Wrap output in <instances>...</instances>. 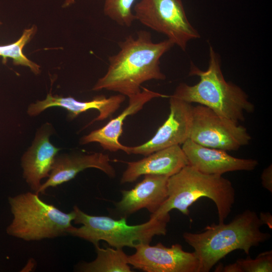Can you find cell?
Instances as JSON below:
<instances>
[{"instance_id": "6da1fadb", "label": "cell", "mask_w": 272, "mask_h": 272, "mask_svg": "<svg viewBox=\"0 0 272 272\" xmlns=\"http://www.w3.org/2000/svg\"><path fill=\"white\" fill-rule=\"evenodd\" d=\"M174 45L168 39L153 42L145 30L139 31L136 37L128 35L118 42V52L109 57L107 72L92 90L105 89L129 97L140 92L147 81L165 80L160 60Z\"/></svg>"}, {"instance_id": "7a4b0ae2", "label": "cell", "mask_w": 272, "mask_h": 272, "mask_svg": "<svg viewBox=\"0 0 272 272\" xmlns=\"http://www.w3.org/2000/svg\"><path fill=\"white\" fill-rule=\"evenodd\" d=\"M263 225L256 213L246 210L229 223L213 224L200 233L184 232V241L194 250L199 262V272H209L233 251L242 250L247 255L253 247L271 238L261 231Z\"/></svg>"}, {"instance_id": "3957f363", "label": "cell", "mask_w": 272, "mask_h": 272, "mask_svg": "<svg viewBox=\"0 0 272 272\" xmlns=\"http://www.w3.org/2000/svg\"><path fill=\"white\" fill-rule=\"evenodd\" d=\"M209 51L207 70H201L191 63L189 75L198 76L199 82L192 86L180 83L171 96L208 107L219 115L238 123L245 120V113L254 112V105L240 87L225 80L219 55L212 46Z\"/></svg>"}, {"instance_id": "277c9868", "label": "cell", "mask_w": 272, "mask_h": 272, "mask_svg": "<svg viewBox=\"0 0 272 272\" xmlns=\"http://www.w3.org/2000/svg\"><path fill=\"white\" fill-rule=\"evenodd\" d=\"M168 196L150 218H157L176 209L188 215V208L200 198L207 197L216 205L219 223H224L235 200V190L231 182L219 175L202 173L189 165L169 177Z\"/></svg>"}, {"instance_id": "5b68a950", "label": "cell", "mask_w": 272, "mask_h": 272, "mask_svg": "<svg viewBox=\"0 0 272 272\" xmlns=\"http://www.w3.org/2000/svg\"><path fill=\"white\" fill-rule=\"evenodd\" d=\"M73 211L74 223L82 226H73L67 234L88 241L94 246L103 240L115 248H135L142 244H150L155 236L166 235L170 218L169 213L157 218H150L148 221L141 224L129 225L125 217L114 220L107 216L90 215L77 206L74 207Z\"/></svg>"}, {"instance_id": "8992f818", "label": "cell", "mask_w": 272, "mask_h": 272, "mask_svg": "<svg viewBox=\"0 0 272 272\" xmlns=\"http://www.w3.org/2000/svg\"><path fill=\"white\" fill-rule=\"evenodd\" d=\"M13 220L7 233L24 241H38L67 234L75 214L65 213L46 203L36 192H26L8 198Z\"/></svg>"}, {"instance_id": "52a82bcc", "label": "cell", "mask_w": 272, "mask_h": 272, "mask_svg": "<svg viewBox=\"0 0 272 272\" xmlns=\"http://www.w3.org/2000/svg\"><path fill=\"white\" fill-rule=\"evenodd\" d=\"M132 11L136 20L166 35L183 51L189 41L200 37L187 19L182 0H140Z\"/></svg>"}, {"instance_id": "ba28073f", "label": "cell", "mask_w": 272, "mask_h": 272, "mask_svg": "<svg viewBox=\"0 0 272 272\" xmlns=\"http://www.w3.org/2000/svg\"><path fill=\"white\" fill-rule=\"evenodd\" d=\"M189 139L204 147L227 151L248 145L251 137L245 127L198 104L192 107Z\"/></svg>"}, {"instance_id": "9c48e42d", "label": "cell", "mask_w": 272, "mask_h": 272, "mask_svg": "<svg viewBox=\"0 0 272 272\" xmlns=\"http://www.w3.org/2000/svg\"><path fill=\"white\" fill-rule=\"evenodd\" d=\"M128 261L133 268L146 272H199V262L193 252L185 251L179 244L167 247L159 242L155 245H141L135 248Z\"/></svg>"}, {"instance_id": "30bf717a", "label": "cell", "mask_w": 272, "mask_h": 272, "mask_svg": "<svg viewBox=\"0 0 272 272\" xmlns=\"http://www.w3.org/2000/svg\"><path fill=\"white\" fill-rule=\"evenodd\" d=\"M170 113L154 135L144 144L129 147V154L146 156L157 151L182 145L189 139L192 122L191 103L169 96Z\"/></svg>"}, {"instance_id": "8fae6325", "label": "cell", "mask_w": 272, "mask_h": 272, "mask_svg": "<svg viewBox=\"0 0 272 272\" xmlns=\"http://www.w3.org/2000/svg\"><path fill=\"white\" fill-rule=\"evenodd\" d=\"M188 165L208 175H219L237 171L254 170L258 162L252 159L238 158L226 151L208 148L187 139L181 146Z\"/></svg>"}, {"instance_id": "7c38bea8", "label": "cell", "mask_w": 272, "mask_h": 272, "mask_svg": "<svg viewBox=\"0 0 272 272\" xmlns=\"http://www.w3.org/2000/svg\"><path fill=\"white\" fill-rule=\"evenodd\" d=\"M142 90L137 94L129 98L127 106L116 117L110 120L104 126L95 129L80 140V144H87L92 142L98 143L105 150L110 152L124 151L129 154V147L122 145L119 138L122 133L123 121L126 118L140 111L149 101L155 98L168 97L162 94L142 87Z\"/></svg>"}, {"instance_id": "4fadbf2b", "label": "cell", "mask_w": 272, "mask_h": 272, "mask_svg": "<svg viewBox=\"0 0 272 272\" xmlns=\"http://www.w3.org/2000/svg\"><path fill=\"white\" fill-rule=\"evenodd\" d=\"M110 162L108 155L102 153L56 156L47 180L41 184L36 193H43L48 188L68 182L80 172L90 168L99 169L108 176L113 178L116 172Z\"/></svg>"}, {"instance_id": "5bb4252c", "label": "cell", "mask_w": 272, "mask_h": 272, "mask_svg": "<svg viewBox=\"0 0 272 272\" xmlns=\"http://www.w3.org/2000/svg\"><path fill=\"white\" fill-rule=\"evenodd\" d=\"M168 178L163 175H145L133 188L121 191L122 198L116 203L117 210L125 215L144 208L154 214L167 198Z\"/></svg>"}, {"instance_id": "9a60e30c", "label": "cell", "mask_w": 272, "mask_h": 272, "mask_svg": "<svg viewBox=\"0 0 272 272\" xmlns=\"http://www.w3.org/2000/svg\"><path fill=\"white\" fill-rule=\"evenodd\" d=\"M121 183L135 181L147 174L170 177L188 165L187 158L180 145L157 151L136 161L127 163Z\"/></svg>"}, {"instance_id": "2e32d148", "label": "cell", "mask_w": 272, "mask_h": 272, "mask_svg": "<svg viewBox=\"0 0 272 272\" xmlns=\"http://www.w3.org/2000/svg\"><path fill=\"white\" fill-rule=\"evenodd\" d=\"M125 99V96L119 94L106 98L99 96L88 101H79L72 97H62L53 96L49 93L46 99L31 104L27 112L30 116H36L45 109L51 107H60L67 110L70 119L76 117L81 113L90 109H97L99 115L91 121L88 125L96 121L103 120L113 114Z\"/></svg>"}, {"instance_id": "e0dca14e", "label": "cell", "mask_w": 272, "mask_h": 272, "mask_svg": "<svg viewBox=\"0 0 272 272\" xmlns=\"http://www.w3.org/2000/svg\"><path fill=\"white\" fill-rule=\"evenodd\" d=\"M49 134L46 131L38 132L31 147L22 157L23 177L34 192L41 185V180L49 177L60 150L49 142Z\"/></svg>"}, {"instance_id": "ac0fdd59", "label": "cell", "mask_w": 272, "mask_h": 272, "mask_svg": "<svg viewBox=\"0 0 272 272\" xmlns=\"http://www.w3.org/2000/svg\"><path fill=\"white\" fill-rule=\"evenodd\" d=\"M97 257L89 262H84L77 266L83 272H131L128 261V255L122 248L95 246Z\"/></svg>"}, {"instance_id": "d6986e66", "label": "cell", "mask_w": 272, "mask_h": 272, "mask_svg": "<svg viewBox=\"0 0 272 272\" xmlns=\"http://www.w3.org/2000/svg\"><path fill=\"white\" fill-rule=\"evenodd\" d=\"M37 31L36 26L25 29L20 38L15 42L5 45H0V56L3 62L6 63L8 58L13 60L15 65H22L30 69L36 75L40 73V66L29 59L23 52L25 45L29 42Z\"/></svg>"}, {"instance_id": "ffe728a7", "label": "cell", "mask_w": 272, "mask_h": 272, "mask_svg": "<svg viewBox=\"0 0 272 272\" xmlns=\"http://www.w3.org/2000/svg\"><path fill=\"white\" fill-rule=\"evenodd\" d=\"M215 271L223 272H271L272 251H264L254 259L248 257L239 258L234 263L219 266Z\"/></svg>"}, {"instance_id": "44dd1931", "label": "cell", "mask_w": 272, "mask_h": 272, "mask_svg": "<svg viewBox=\"0 0 272 272\" xmlns=\"http://www.w3.org/2000/svg\"><path fill=\"white\" fill-rule=\"evenodd\" d=\"M136 0H104L103 12L122 27H130L135 20L132 8Z\"/></svg>"}, {"instance_id": "7402d4cb", "label": "cell", "mask_w": 272, "mask_h": 272, "mask_svg": "<svg viewBox=\"0 0 272 272\" xmlns=\"http://www.w3.org/2000/svg\"><path fill=\"white\" fill-rule=\"evenodd\" d=\"M261 181L262 186L272 192V165L265 168L261 175Z\"/></svg>"}, {"instance_id": "603a6c76", "label": "cell", "mask_w": 272, "mask_h": 272, "mask_svg": "<svg viewBox=\"0 0 272 272\" xmlns=\"http://www.w3.org/2000/svg\"><path fill=\"white\" fill-rule=\"evenodd\" d=\"M259 218L262 223L267 225L270 229L272 228V217L269 213H261Z\"/></svg>"}, {"instance_id": "cb8c5ba5", "label": "cell", "mask_w": 272, "mask_h": 272, "mask_svg": "<svg viewBox=\"0 0 272 272\" xmlns=\"http://www.w3.org/2000/svg\"><path fill=\"white\" fill-rule=\"evenodd\" d=\"M77 0H65L63 4L62 5V7L63 8H66L72 4H74Z\"/></svg>"}, {"instance_id": "d4e9b609", "label": "cell", "mask_w": 272, "mask_h": 272, "mask_svg": "<svg viewBox=\"0 0 272 272\" xmlns=\"http://www.w3.org/2000/svg\"><path fill=\"white\" fill-rule=\"evenodd\" d=\"M2 25V22L0 21V26Z\"/></svg>"}]
</instances>
